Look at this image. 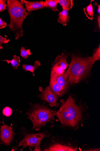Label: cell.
Segmentation results:
<instances>
[{"label":"cell","instance_id":"15","mask_svg":"<svg viewBox=\"0 0 100 151\" xmlns=\"http://www.w3.org/2000/svg\"><path fill=\"white\" fill-rule=\"evenodd\" d=\"M59 4V0H46L44 3V5L45 7L51 9L54 11L59 12L57 8Z\"/></svg>","mask_w":100,"mask_h":151},{"label":"cell","instance_id":"8","mask_svg":"<svg viewBox=\"0 0 100 151\" xmlns=\"http://www.w3.org/2000/svg\"><path fill=\"white\" fill-rule=\"evenodd\" d=\"M0 130V144L9 146L16 133L14 132L12 127L6 125L1 126Z\"/></svg>","mask_w":100,"mask_h":151},{"label":"cell","instance_id":"1","mask_svg":"<svg viewBox=\"0 0 100 151\" xmlns=\"http://www.w3.org/2000/svg\"><path fill=\"white\" fill-rule=\"evenodd\" d=\"M61 105L55 116L57 117L56 121L60 123V127L75 131L83 127V122L89 117L87 107L85 108L81 103L77 104L72 95H70L65 101L61 99Z\"/></svg>","mask_w":100,"mask_h":151},{"label":"cell","instance_id":"13","mask_svg":"<svg viewBox=\"0 0 100 151\" xmlns=\"http://www.w3.org/2000/svg\"><path fill=\"white\" fill-rule=\"evenodd\" d=\"M68 11L67 10H62L59 14L58 21L64 26H66L70 21V17L68 14Z\"/></svg>","mask_w":100,"mask_h":151},{"label":"cell","instance_id":"11","mask_svg":"<svg viewBox=\"0 0 100 151\" xmlns=\"http://www.w3.org/2000/svg\"><path fill=\"white\" fill-rule=\"evenodd\" d=\"M50 78L53 79L60 86L67 91L69 84L65 78L64 74L62 75L51 74Z\"/></svg>","mask_w":100,"mask_h":151},{"label":"cell","instance_id":"26","mask_svg":"<svg viewBox=\"0 0 100 151\" xmlns=\"http://www.w3.org/2000/svg\"><path fill=\"white\" fill-rule=\"evenodd\" d=\"M7 26V24L6 22L3 20L0 17V29L5 28Z\"/></svg>","mask_w":100,"mask_h":151},{"label":"cell","instance_id":"27","mask_svg":"<svg viewBox=\"0 0 100 151\" xmlns=\"http://www.w3.org/2000/svg\"><path fill=\"white\" fill-rule=\"evenodd\" d=\"M97 21L98 26H99V28H100V16L99 15L97 17Z\"/></svg>","mask_w":100,"mask_h":151},{"label":"cell","instance_id":"20","mask_svg":"<svg viewBox=\"0 0 100 151\" xmlns=\"http://www.w3.org/2000/svg\"><path fill=\"white\" fill-rule=\"evenodd\" d=\"M21 56L22 58L26 59L31 55V50L30 49L26 50L25 48L22 47L20 50Z\"/></svg>","mask_w":100,"mask_h":151},{"label":"cell","instance_id":"10","mask_svg":"<svg viewBox=\"0 0 100 151\" xmlns=\"http://www.w3.org/2000/svg\"><path fill=\"white\" fill-rule=\"evenodd\" d=\"M51 91L59 98L62 96L67 92L66 90L60 86L52 78H50L48 86Z\"/></svg>","mask_w":100,"mask_h":151},{"label":"cell","instance_id":"21","mask_svg":"<svg viewBox=\"0 0 100 151\" xmlns=\"http://www.w3.org/2000/svg\"><path fill=\"white\" fill-rule=\"evenodd\" d=\"M100 59V45L95 50L93 57H92V60L94 63L95 62Z\"/></svg>","mask_w":100,"mask_h":151},{"label":"cell","instance_id":"6","mask_svg":"<svg viewBox=\"0 0 100 151\" xmlns=\"http://www.w3.org/2000/svg\"><path fill=\"white\" fill-rule=\"evenodd\" d=\"M51 134L48 131H44L38 133L28 134L19 143L18 147H30L34 148V151H41L40 144L42 140L45 137L49 138Z\"/></svg>","mask_w":100,"mask_h":151},{"label":"cell","instance_id":"24","mask_svg":"<svg viewBox=\"0 0 100 151\" xmlns=\"http://www.w3.org/2000/svg\"><path fill=\"white\" fill-rule=\"evenodd\" d=\"M10 41L9 39H7L0 35V49H3V44L8 43Z\"/></svg>","mask_w":100,"mask_h":151},{"label":"cell","instance_id":"18","mask_svg":"<svg viewBox=\"0 0 100 151\" xmlns=\"http://www.w3.org/2000/svg\"><path fill=\"white\" fill-rule=\"evenodd\" d=\"M93 1H91L90 4L83 9L86 16L89 19L91 20H93L94 17L93 9L92 4V2Z\"/></svg>","mask_w":100,"mask_h":151},{"label":"cell","instance_id":"19","mask_svg":"<svg viewBox=\"0 0 100 151\" xmlns=\"http://www.w3.org/2000/svg\"><path fill=\"white\" fill-rule=\"evenodd\" d=\"M2 61L7 62L8 64H11L14 70L18 69L21 63L20 57L17 56L16 55L13 56V59L11 60H2Z\"/></svg>","mask_w":100,"mask_h":151},{"label":"cell","instance_id":"28","mask_svg":"<svg viewBox=\"0 0 100 151\" xmlns=\"http://www.w3.org/2000/svg\"><path fill=\"white\" fill-rule=\"evenodd\" d=\"M94 5L98 6L97 12L100 15V5H99L97 4L96 3H95Z\"/></svg>","mask_w":100,"mask_h":151},{"label":"cell","instance_id":"9","mask_svg":"<svg viewBox=\"0 0 100 151\" xmlns=\"http://www.w3.org/2000/svg\"><path fill=\"white\" fill-rule=\"evenodd\" d=\"M21 1L25 4L26 9L28 12L45 8L44 5V2L43 1L30 2L25 0H21Z\"/></svg>","mask_w":100,"mask_h":151},{"label":"cell","instance_id":"4","mask_svg":"<svg viewBox=\"0 0 100 151\" xmlns=\"http://www.w3.org/2000/svg\"><path fill=\"white\" fill-rule=\"evenodd\" d=\"M30 107L26 114L29 116L33 125L32 129L38 131L46 126L47 123L52 124L55 120L56 111L45 106L38 104L30 103Z\"/></svg>","mask_w":100,"mask_h":151},{"label":"cell","instance_id":"12","mask_svg":"<svg viewBox=\"0 0 100 151\" xmlns=\"http://www.w3.org/2000/svg\"><path fill=\"white\" fill-rule=\"evenodd\" d=\"M67 55L65 53H62L61 55H59L56 58L53 63L61 67L63 70H65L69 66V65L67 62Z\"/></svg>","mask_w":100,"mask_h":151},{"label":"cell","instance_id":"17","mask_svg":"<svg viewBox=\"0 0 100 151\" xmlns=\"http://www.w3.org/2000/svg\"><path fill=\"white\" fill-rule=\"evenodd\" d=\"M65 71L60 66L55 63H52L51 67V74L62 75L64 74Z\"/></svg>","mask_w":100,"mask_h":151},{"label":"cell","instance_id":"23","mask_svg":"<svg viewBox=\"0 0 100 151\" xmlns=\"http://www.w3.org/2000/svg\"><path fill=\"white\" fill-rule=\"evenodd\" d=\"M3 113L4 116L7 117H9L12 114V109L9 106L6 107L3 110Z\"/></svg>","mask_w":100,"mask_h":151},{"label":"cell","instance_id":"2","mask_svg":"<svg viewBox=\"0 0 100 151\" xmlns=\"http://www.w3.org/2000/svg\"><path fill=\"white\" fill-rule=\"evenodd\" d=\"M7 2L10 20L9 26L15 34L16 40H18L23 36L24 21L31 13L26 11L23 4L18 0H7Z\"/></svg>","mask_w":100,"mask_h":151},{"label":"cell","instance_id":"5","mask_svg":"<svg viewBox=\"0 0 100 151\" xmlns=\"http://www.w3.org/2000/svg\"><path fill=\"white\" fill-rule=\"evenodd\" d=\"M51 141L50 145L43 151H77L79 147L78 142L69 137L58 136L53 138Z\"/></svg>","mask_w":100,"mask_h":151},{"label":"cell","instance_id":"25","mask_svg":"<svg viewBox=\"0 0 100 151\" xmlns=\"http://www.w3.org/2000/svg\"><path fill=\"white\" fill-rule=\"evenodd\" d=\"M7 6V4L5 0H0V12L4 11Z\"/></svg>","mask_w":100,"mask_h":151},{"label":"cell","instance_id":"3","mask_svg":"<svg viewBox=\"0 0 100 151\" xmlns=\"http://www.w3.org/2000/svg\"><path fill=\"white\" fill-rule=\"evenodd\" d=\"M94 64L91 57L82 58L73 55L64 74L65 78L70 85L77 84L89 74Z\"/></svg>","mask_w":100,"mask_h":151},{"label":"cell","instance_id":"7","mask_svg":"<svg viewBox=\"0 0 100 151\" xmlns=\"http://www.w3.org/2000/svg\"><path fill=\"white\" fill-rule=\"evenodd\" d=\"M39 89L41 93L38 95V97L41 101L48 103L51 107H59L60 104L57 103L59 98L51 91L48 86H47L45 89L39 87Z\"/></svg>","mask_w":100,"mask_h":151},{"label":"cell","instance_id":"14","mask_svg":"<svg viewBox=\"0 0 100 151\" xmlns=\"http://www.w3.org/2000/svg\"><path fill=\"white\" fill-rule=\"evenodd\" d=\"M41 65V63L39 61L36 60L35 62L34 65L23 64L22 65L23 69L25 72H30L33 74V76H35L34 71L35 70L38 69Z\"/></svg>","mask_w":100,"mask_h":151},{"label":"cell","instance_id":"22","mask_svg":"<svg viewBox=\"0 0 100 151\" xmlns=\"http://www.w3.org/2000/svg\"><path fill=\"white\" fill-rule=\"evenodd\" d=\"M82 149L84 151H100L99 148L90 146L85 144L83 145Z\"/></svg>","mask_w":100,"mask_h":151},{"label":"cell","instance_id":"16","mask_svg":"<svg viewBox=\"0 0 100 151\" xmlns=\"http://www.w3.org/2000/svg\"><path fill=\"white\" fill-rule=\"evenodd\" d=\"M59 4L61 6L62 10L70 11L73 6V0H59Z\"/></svg>","mask_w":100,"mask_h":151}]
</instances>
